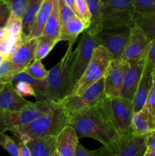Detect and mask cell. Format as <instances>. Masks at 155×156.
<instances>
[{
  "instance_id": "obj_34",
  "label": "cell",
  "mask_w": 155,
  "mask_h": 156,
  "mask_svg": "<svg viewBox=\"0 0 155 156\" xmlns=\"http://www.w3.org/2000/svg\"><path fill=\"white\" fill-rule=\"evenodd\" d=\"M15 88L17 92L22 97H34L36 98V92L30 84L23 81L15 83Z\"/></svg>"
},
{
  "instance_id": "obj_8",
  "label": "cell",
  "mask_w": 155,
  "mask_h": 156,
  "mask_svg": "<svg viewBox=\"0 0 155 156\" xmlns=\"http://www.w3.org/2000/svg\"><path fill=\"white\" fill-rule=\"evenodd\" d=\"M132 27L103 28L94 37L109 52L112 59H119L130 39Z\"/></svg>"
},
{
  "instance_id": "obj_7",
  "label": "cell",
  "mask_w": 155,
  "mask_h": 156,
  "mask_svg": "<svg viewBox=\"0 0 155 156\" xmlns=\"http://www.w3.org/2000/svg\"><path fill=\"white\" fill-rule=\"evenodd\" d=\"M147 135H135L130 131L94 150V156H143Z\"/></svg>"
},
{
  "instance_id": "obj_18",
  "label": "cell",
  "mask_w": 155,
  "mask_h": 156,
  "mask_svg": "<svg viewBox=\"0 0 155 156\" xmlns=\"http://www.w3.org/2000/svg\"><path fill=\"white\" fill-rule=\"evenodd\" d=\"M153 67L149 65L147 62H145L144 70L141 80L138 84V88L136 90L134 98L132 100L134 104V112L136 113L141 111L144 107L146 100L150 91L153 82H152V69Z\"/></svg>"
},
{
  "instance_id": "obj_43",
  "label": "cell",
  "mask_w": 155,
  "mask_h": 156,
  "mask_svg": "<svg viewBox=\"0 0 155 156\" xmlns=\"http://www.w3.org/2000/svg\"><path fill=\"white\" fill-rule=\"evenodd\" d=\"M74 12L77 15V9H76V1L75 0H63Z\"/></svg>"
},
{
  "instance_id": "obj_31",
  "label": "cell",
  "mask_w": 155,
  "mask_h": 156,
  "mask_svg": "<svg viewBox=\"0 0 155 156\" xmlns=\"http://www.w3.org/2000/svg\"><path fill=\"white\" fill-rule=\"evenodd\" d=\"M5 28L7 30L9 34H20L22 31V21L21 18L19 16L11 13Z\"/></svg>"
},
{
  "instance_id": "obj_5",
  "label": "cell",
  "mask_w": 155,
  "mask_h": 156,
  "mask_svg": "<svg viewBox=\"0 0 155 156\" xmlns=\"http://www.w3.org/2000/svg\"><path fill=\"white\" fill-rule=\"evenodd\" d=\"M135 13L133 0H101L103 28L132 27Z\"/></svg>"
},
{
  "instance_id": "obj_20",
  "label": "cell",
  "mask_w": 155,
  "mask_h": 156,
  "mask_svg": "<svg viewBox=\"0 0 155 156\" xmlns=\"http://www.w3.org/2000/svg\"><path fill=\"white\" fill-rule=\"evenodd\" d=\"M56 1V0H43L35 17L29 39L38 38L43 34L44 26L53 11Z\"/></svg>"
},
{
  "instance_id": "obj_41",
  "label": "cell",
  "mask_w": 155,
  "mask_h": 156,
  "mask_svg": "<svg viewBox=\"0 0 155 156\" xmlns=\"http://www.w3.org/2000/svg\"><path fill=\"white\" fill-rule=\"evenodd\" d=\"M74 156H94V150L91 151L84 147L81 143H78Z\"/></svg>"
},
{
  "instance_id": "obj_6",
  "label": "cell",
  "mask_w": 155,
  "mask_h": 156,
  "mask_svg": "<svg viewBox=\"0 0 155 156\" xmlns=\"http://www.w3.org/2000/svg\"><path fill=\"white\" fill-rule=\"evenodd\" d=\"M111 60L112 57L109 52L102 46H97L93 52L92 57L84 73L74 84L71 94L68 95L82 94L88 87L103 78Z\"/></svg>"
},
{
  "instance_id": "obj_48",
  "label": "cell",
  "mask_w": 155,
  "mask_h": 156,
  "mask_svg": "<svg viewBox=\"0 0 155 156\" xmlns=\"http://www.w3.org/2000/svg\"><path fill=\"white\" fill-rule=\"evenodd\" d=\"M51 156H60V155H59V154L58 153V152L56 151V149H55L54 152H53V154H52Z\"/></svg>"
},
{
  "instance_id": "obj_2",
  "label": "cell",
  "mask_w": 155,
  "mask_h": 156,
  "mask_svg": "<svg viewBox=\"0 0 155 156\" xmlns=\"http://www.w3.org/2000/svg\"><path fill=\"white\" fill-rule=\"evenodd\" d=\"M68 125V112L60 103L50 112L43 114L30 123L12 131L19 140L27 143L30 139L57 136Z\"/></svg>"
},
{
  "instance_id": "obj_30",
  "label": "cell",
  "mask_w": 155,
  "mask_h": 156,
  "mask_svg": "<svg viewBox=\"0 0 155 156\" xmlns=\"http://www.w3.org/2000/svg\"><path fill=\"white\" fill-rule=\"evenodd\" d=\"M0 146L11 156H18V145L4 133L0 132Z\"/></svg>"
},
{
  "instance_id": "obj_9",
  "label": "cell",
  "mask_w": 155,
  "mask_h": 156,
  "mask_svg": "<svg viewBox=\"0 0 155 156\" xmlns=\"http://www.w3.org/2000/svg\"><path fill=\"white\" fill-rule=\"evenodd\" d=\"M98 46L94 36L84 31L79 40L78 47L71 53V84H74L81 77L92 57L94 49ZM73 89V88H72Z\"/></svg>"
},
{
  "instance_id": "obj_29",
  "label": "cell",
  "mask_w": 155,
  "mask_h": 156,
  "mask_svg": "<svg viewBox=\"0 0 155 156\" xmlns=\"http://www.w3.org/2000/svg\"><path fill=\"white\" fill-rule=\"evenodd\" d=\"M59 13L61 28L76 16L75 12L63 0H59Z\"/></svg>"
},
{
  "instance_id": "obj_21",
  "label": "cell",
  "mask_w": 155,
  "mask_h": 156,
  "mask_svg": "<svg viewBox=\"0 0 155 156\" xmlns=\"http://www.w3.org/2000/svg\"><path fill=\"white\" fill-rule=\"evenodd\" d=\"M88 27L89 24L76 15L61 28L59 41L75 43L78 35L84 32Z\"/></svg>"
},
{
  "instance_id": "obj_39",
  "label": "cell",
  "mask_w": 155,
  "mask_h": 156,
  "mask_svg": "<svg viewBox=\"0 0 155 156\" xmlns=\"http://www.w3.org/2000/svg\"><path fill=\"white\" fill-rule=\"evenodd\" d=\"M146 62L151 66L153 67L155 66V39L151 41V44L149 49Z\"/></svg>"
},
{
  "instance_id": "obj_33",
  "label": "cell",
  "mask_w": 155,
  "mask_h": 156,
  "mask_svg": "<svg viewBox=\"0 0 155 156\" xmlns=\"http://www.w3.org/2000/svg\"><path fill=\"white\" fill-rule=\"evenodd\" d=\"M76 9H77V16L82 20L91 24V13L88 9L86 0H75Z\"/></svg>"
},
{
  "instance_id": "obj_28",
  "label": "cell",
  "mask_w": 155,
  "mask_h": 156,
  "mask_svg": "<svg viewBox=\"0 0 155 156\" xmlns=\"http://www.w3.org/2000/svg\"><path fill=\"white\" fill-rule=\"evenodd\" d=\"M24 71L36 80H45L48 74V71L46 70L41 60H35V59Z\"/></svg>"
},
{
  "instance_id": "obj_46",
  "label": "cell",
  "mask_w": 155,
  "mask_h": 156,
  "mask_svg": "<svg viewBox=\"0 0 155 156\" xmlns=\"http://www.w3.org/2000/svg\"><path fill=\"white\" fill-rule=\"evenodd\" d=\"M152 82H153V85H155V66H153V69H152Z\"/></svg>"
},
{
  "instance_id": "obj_17",
  "label": "cell",
  "mask_w": 155,
  "mask_h": 156,
  "mask_svg": "<svg viewBox=\"0 0 155 156\" xmlns=\"http://www.w3.org/2000/svg\"><path fill=\"white\" fill-rule=\"evenodd\" d=\"M78 140L74 128L68 125L56 136V151L60 156H74Z\"/></svg>"
},
{
  "instance_id": "obj_37",
  "label": "cell",
  "mask_w": 155,
  "mask_h": 156,
  "mask_svg": "<svg viewBox=\"0 0 155 156\" xmlns=\"http://www.w3.org/2000/svg\"><path fill=\"white\" fill-rule=\"evenodd\" d=\"M15 71L10 61L5 60L0 62V79L15 74Z\"/></svg>"
},
{
  "instance_id": "obj_40",
  "label": "cell",
  "mask_w": 155,
  "mask_h": 156,
  "mask_svg": "<svg viewBox=\"0 0 155 156\" xmlns=\"http://www.w3.org/2000/svg\"><path fill=\"white\" fill-rule=\"evenodd\" d=\"M18 145V156H31V151L27 143L19 140Z\"/></svg>"
},
{
  "instance_id": "obj_50",
  "label": "cell",
  "mask_w": 155,
  "mask_h": 156,
  "mask_svg": "<svg viewBox=\"0 0 155 156\" xmlns=\"http://www.w3.org/2000/svg\"><path fill=\"white\" fill-rule=\"evenodd\" d=\"M3 1H8V2H9V0H3Z\"/></svg>"
},
{
  "instance_id": "obj_13",
  "label": "cell",
  "mask_w": 155,
  "mask_h": 156,
  "mask_svg": "<svg viewBox=\"0 0 155 156\" xmlns=\"http://www.w3.org/2000/svg\"><path fill=\"white\" fill-rule=\"evenodd\" d=\"M110 103L119 135H123L132 131L131 124L135 114L133 101L119 96L110 98Z\"/></svg>"
},
{
  "instance_id": "obj_19",
  "label": "cell",
  "mask_w": 155,
  "mask_h": 156,
  "mask_svg": "<svg viewBox=\"0 0 155 156\" xmlns=\"http://www.w3.org/2000/svg\"><path fill=\"white\" fill-rule=\"evenodd\" d=\"M155 128V117L146 107L134 114L131 130L135 135H147Z\"/></svg>"
},
{
  "instance_id": "obj_10",
  "label": "cell",
  "mask_w": 155,
  "mask_h": 156,
  "mask_svg": "<svg viewBox=\"0 0 155 156\" xmlns=\"http://www.w3.org/2000/svg\"><path fill=\"white\" fill-rule=\"evenodd\" d=\"M106 97L104 94V76L88 87L79 95H68L59 103L68 111H77L94 106Z\"/></svg>"
},
{
  "instance_id": "obj_3",
  "label": "cell",
  "mask_w": 155,
  "mask_h": 156,
  "mask_svg": "<svg viewBox=\"0 0 155 156\" xmlns=\"http://www.w3.org/2000/svg\"><path fill=\"white\" fill-rule=\"evenodd\" d=\"M74 44V42H68V50L64 56L53 68L49 70L46 79L47 98L59 103L72 91L71 66Z\"/></svg>"
},
{
  "instance_id": "obj_27",
  "label": "cell",
  "mask_w": 155,
  "mask_h": 156,
  "mask_svg": "<svg viewBox=\"0 0 155 156\" xmlns=\"http://www.w3.org/2000/svg\"><path fill=\"white\" fill-rule=\"evenodd\" d=\"M58 43L57 41L50 37L41 35L37 38L36 52H35V60H42L51 52L53 47Z\"/></svg>"
},
{
  "instance_id": "obj_47",
  "label": "cell",
  "mask_w": 155,
  "mask_h": 156,
  "mask_svg": "<svg viewBox=\"0 0 155 156\" xmlns=\"http://www.w3.org/2000/svg\"><path fill=\"white\" fill-rule=\"evenodd\" d=\"M5 60H7V57H6L5 55L2 54V53H0V62H3Z\"/></svg>"
},
{
  "instance_id": "obj_1",
  "label": "cell",
  "mask_w": 155,
  "mask_h": 156,
  "mask_svg": "<svg viewBox=\"0 0 155 156\" xmlns=\"http://www.w3.org/2000/svg\"><path fill=\"white\" fill-rule=\"evenodd\" d=\"M68 112V125L74 128L79 139L89 137L104 146L120 136L109 98L105 97L94 106Z\"/></svg>"
},
{
  "instance_id": "obj_11",
  "label": "cell",
  "mask_w": 155,
  "mask_h": 156,
  "mask_svg": "<svg viewBox=\"0 0 155 156\" xmlns=\"http://www.w3.org/2000/svg\"><path fill=\"white\" fill-rule=\"evenodd\" d=\"M151 41L138 26L131 28V36L129 43L119 59L122 61L141 59L147 58Z\"/></svg>"
},
{
  "instance_id": "obj_38",
  "label": "cell",
  "mask_w": 155,
  "mask_h": 156,
  "mask_svg": "<svg viewBox=\"0 0 155 156\" xmlns=\"http://www.w3.org/2000/svg\"><path fill=\"white\" fill-rule=\"evenodd\" d=\"M144 107H146L155 117V85H152Z\"/></svg>"
},
{
  "instance_id": "obj_32",
  "label": "cell",
  "mask_w": 155,
  "mask_h": 156,
  "mask_svg": "<svg viewBox=\"0 0 155 156\" xmlns=\"http://www.w3.org/2000/svg\"><path fill=\"white\" fill-rule=\"evenodd\" d=\"M135 12L150 14L155 12V0H133Z\"/></svg>"
},
{
  "instance_id": "obj_24",
  "label": "cell",
  "mask_w": 155,
  "mask_h": 156,
  "mask_svg": "<svg viewBox=\"0 0 155 156\" xmlns=\"http://www.w3.org/2000/svg\"><path fill=\"white\" fill-rule=\"evenodd\" d=\"M91 13V24L85 31L94 36L103 29L101 0H86Z\"/></svg>"
},
{
  "instance_id": "obj_49",
  "label": "cell",
  "mask_w": 155,
  "mask_h": 156,
  "mask_svg": "<svg viewBox=\"0 0 155 156\" xmlns=\"http://www.w3.org/2000/svg\"><path fill=\"white\" fill-rule=\"evenodd\" d=\"M5 83H4V82H3L2 81L1 79H0V90H1L2 88H3V86H4V85H5Z\"/></svg>"
},
{
  "instance_id": "obj_12",
  "label": "cell",
  "mask_w": 155,
  "mask_h": 156,
  "mask_svg": "<svg viewBox=\"0 0 155 156\" xmlns=\"http://www.w3.org/2000/svg\"><path fill=\"white\" fill-rule=\"evenodd\" d=\"M129 62L120 59H112L104 75V94L109 98L119 97L123 79Z\"/></svg>"
},
{
  "instance_id": "obj_25",
  "label": "cell",
  "mask_w": 155,
  "mask_h": 156,
  "mask_svg": "<svg viewBox=\"0 0 155 156\" xmlns=\"http://www.w3.org/2000/svg\"><path fill=\"white\" fill-rule=\"evenodd\" d=\"M60 22H59V0H56L53 11L49 16L45 26H44L43 34L44 36L50 37L59 42V34H60Z\"/></svg>"
},
{
  "instance_id": "obj_35",
  "label": "cell",
  "mask_w": 155,
  "mask_h": 156,
  "mask_svg": "<svg viewBox=\"0 0 155 156\" xmlns=\"http://www.w3.org/2000/svg\"><path fill=\"white\" fill-rule=\"evenodd\" d=\"M29 1L30 0H9L12 13L21 18Z\"/></svg>"
},
{
  "instance_id": "obj_26",
  "label": "cell",
  "mask_w": 155,
  "mask_h": 156,
  "mask_svg": "<svg viewBox=\"0 0 155 156\" xmlns=\"http://www.w3.org/2000/svg\"><path fill=\"white\" fill-rule=\"evenodd\" d=\"M134 25L140 27L150 41L155 39V12L150 14L135 12L134 15Z\"/></svg>"
},
{
  "instance_id": "obj_14",
  "label": "cell",
  "mask_w": 155,
  "mask_h": 156,
  "mask_svg": "<svg viewBox=\"0 0 155 156\" xmlns=\"http://www.w3.org/2000/svg\"><path fill=\"white\" fill-rule=\"evenodd\" d=\"M146 60L147 58L128 61L129 66L125 73L120 97L133 100L142 76Z\"/></svg>"
},
{
  "instance_id": "obj_42",
  "label": "cell",
  "mask_w": 155,
  "mask_h": 156,
  "mask_svg": "<svg viewBox=\"0 0 155 156\" xmlns=\"http://www.w3.org/2000/svg\"><path fill=\"white\" fill-rule=\"evenodd\" d=\"M146 146L148 149H155V128L147 134Z\"/></svg>"
},
{
  "instance_id": "obj_4",
  "label": "cell",
  "mask_w": 155,
  "mask_h": 156,
  "mask_svg": "<svg viewBox=\"0 0 155 156\" xmlns=\"http://www.w3.org/2000/svg\"><path fill=\"white\" fill-rule=\"evenodd\" d=\"M59 105L50 99L36 101L19 111H0V132L14 130L18 126L30 123L43 114L50 112Z\"/></svg>"
},
{
  "instance_id": "obj_16",
  "label": "cell",
  "mask_w": 155,
  "mask_h": 156,
  "mask_svg": "<svg viewBox=\"0 0 155 156\" xmlns=\"http://www.w3.org/2000/svg\"><path fill=\"white\" fill-rule=\"evenodd\" d=\"M30 103L17 92L11 82L5 84L0 90V111H19Z\"/></svg>"
},
{
  "instance_id": "obj_15",
  "label": "cell",
  "mask_w": 155,
  "mask_h": 156,
  "mask_svg": "<svg viewBox=\"0 0 155 156\" xmlns=\"http://www.w3.org/2000/svg\"><path fill=\"white\" fill-rule=\"evenodd\" d=\"M37 38H30L24 41L11 56L9 61L12 63L15 73L24 71L35 57Z\"/></svg>"
},
{
  "instance_id": "obj_45",
  "label": "cell",
  "mask_w": 155,
  "mask_h": 156,
  "mask_svg": "<svg viewBox=\"0 0 155 156\" xmlns=\"http://www.w3.org/2000/svg\"><path fill=\"white\" fill-rule=\"evenodd\" d=\"M143 156H155V149H148V148H147Z\"/></svg>"
},
{
  "instance_id": "obj_44",
  "label": "cell",
  "mask_w": 155,
  "mask_h": 156,
  "mask_svg": "<svg viewBox=\"0 0 155 156\" xmlns=\"http://www.w3.org/2000/svg\"><path fill=\"white\" fill-rule=\"evenodd\" d=\"M8 32L5 30V27H0V41H2L4 38H5L8 36Z\"/></svg>"
},
{
  "instance_id": "obj_23",
  "label": "cell",
  "mask_w": 155,
  "mask_h": 156,
  "mask_svg": "<svg viewBox=\"0 0 155 156\" xmlns=\"http://www.w3.org/2000/svg\"><path fill=\"white\" fill-rule=\"evenodd\" d=\"M43 2V0H30L24 13L21 15V21H22L21 37L24 41L29 40L35 17Z\"/></svg>"
},
{
  "instance_id": "obj_22",
  "label": "cell",
  "mask_w": 155,
  "mask_h": 156,
  "mask_svg": "<svg viewBox=\"0 0 155 156\" xmlns=\"http://www.w3.org/2000/svg\"><path fill=\"white\" fill-rule=\"evenodd\" d=\"M56 136L30 139L27 142L31 151V156H51L56 149Z\"/></svg>"
},
{
  "instance_id": "obj_36",
  "label": "cell",
  "mask_w": 155,
  "mask_h": 156,
  "mask_svg": "<svg viewBox=\"0 0 155 156\" xmlns=\"http://www.w3.org/2000/svg\"><path fill=\"white\" fill-rule=\"evenodd\" d=\"M11 13L12 11L9 2L0 0V27H5Z\"/></svg>"
}]
</instances>
